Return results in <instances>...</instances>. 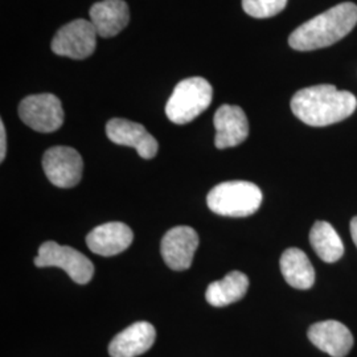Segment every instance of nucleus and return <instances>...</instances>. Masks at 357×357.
Returning a JSON list of instances; mask_svg holds the SVG:
<instances>
[{"instance_id": "nucleus-14", "label": "nucleus", "mask_w": 357, "mask_h": 357, "mask_svg": "<svg viewBox=\"0 0 357 357\" xmlns=\"http://www.w3.org/2000/svg\"><path fill=\"white\" fill-rule=\"evenodd\" d=\"M156 337V331L149 321H137L119 332L109 345L112 357H137L146 354Z\"/></svg>"}, {"instance_id": "nucleus-12", "label": "nucleus", "mask_w": 357, "mask_h": 357, "mask_svg": "<svg viewBox=\"0 0 357 357\" xmlns=\"http://www.w3.org/2000/svg\"><path fill=\"white\" fill-rule=\"evenodd\" d=\"M307 335L312 344L332 357L347 356L354 347L352 333L337 320L315 323L310 327Z\"/></svg>"}, {"instance_id": "nucleus-19", "label": "nucleus", "mask_w": 357, "mask_h": 357, "mask_svg": "<svg viewBox=\"0 0 357 357\" xmlns=\"http://www.w3.org/2000/svg\"><path fill=\"white\" fill-rule=\"evenodd\" d=\"M287 0H243L245 13L255 19H268L284 10Z\"/></svg>"}, {"instance_id": "nucleus-21", "label": "nucleus", "mask_w": 357, "mask_h": 357, "mask_svg": "<svg viewBox=\"0 0 357 357\" xmlns=\"http://www.w3.org/2000/svg\"><path fill=\"white\" fill-rule=\"evenodd\" d=\"M351 234H352V240L356 243L357 246V216L352 218L351 221Z\"/></svg>"}, {"instance_id": "nucleus-5", "label": "nucleus", "mask_w": 357, "mask_h": 357, "mask_svg": "<svg viewBox=\"0 0 357 357\" xmlns=\"http://www.w3.org/2000/svg\"><path fill=\"white\" fill-rule=\"evenodd\" d=\"M35 265L38 268H63L78 284L89 283L94 275V266L86 255L54 241H47L40 246Z\"/></svg>"}, {"instance_id": "nucleus-6", "label": "nucleus", "mask_w": 357, "mask_h": 357, "mask_svg": "<svg viewBox=\"0 0 357 357\" xmlns=\"http://www.w3.org/2000/svg\"><path fill=\"white\" fill-rule=\"evenodd\" d=\"M19 116L28 128L38 132H53L64 123L61 101L51 93L26 97L19 105Z\"/></svg>"}, {"instance_id": "nucleus-10", "label": "nucleus", "mask_w": 357, "mask_h": 357, "mask_svg": "<svg viewBox=\"0 0 357 357\" xmlns=\"http://www.w3.org/2000/svg\"><path fill=\"white\" fill-rule=\"evenodd\" d=\"M106 134L115 144L135 149L143 159H153L158 153V142L141 123L114 118L107 122Z\"/></svg>"}, {"instance_id": "nucleus-13", "label": "nucleus", "mask_w": 357, "mask_h": 357, "mask_svg": "<svg viewBox=\"0 0 357 357\" xmlns=\"http://www.w3.org/2000/svg\"><path fill=\"white\" fill-rule=\"evenodd\" d=\"M134 233L123 222H106L90 231L86 245L96 255L113 257L125 252L132 243Z\"/></svg>"}, {"instance_id": "nucleus-11", "label": "nucleus", "mask_w": 357, "mask_h": 357, "mask_svg": "<svg viewBox=\"0 0 357 357\" xmlns=\"http://www.w3.org/2000/svg\"><path fill=\"white\" fill-rule=\"evenodd\" d=\"M216 128L215 146L220 150L241 144L249 137V122L240 106L222 105L213 118Z\"/></svg>"}, {"instance_id": "nucleus-4", "label": "nucleus", "mask_w": 357, "mask_h": 357, "mask_svg": "<svg viewBox=\"0 0 357 357\" xmlns=\"http://www.w3.org/2000/svg\"><path fill=\"white\" fill-rule=\"evenodd\" d=\"M213 89L203 77H190L180 81L166 105L168 119L176 125L190 123L209 107Z\"/></svg>"}, {"instance_id": "nucleus-3", "label": "nucleus", "mask_w": 357, "mask_h": 357, "mask_svg": "<svg viewBox=\"0 0 357 357\" xmlns=\"http://www.w3.org/2000/svg\"><path fill=\"white\" fill-rule=\"evenodd\" d=\"M206 204L220 216H252L262 204V192L250 181H224L208 193Z\"/></svg>"}, {"instance_id": "nucleus-1", "label": "nucleus", "mask_w": 357, "mask_h": 357, "mask_svg": "<svg viewBox=\"0 0 357 357\" xmlns=\"http://www.w3.org/2000/svg\"><path fill=\"white\" fill-rule=\"evenodd\" d=\"M356 107V97L351 91L337 90L326 84L299 90L291 100L294 115L314 128L342 122L354 114Z\"/></svg>"}, {"instance_id": "nucleus-17", "label": "nucleus", "mask_w": 357, "mask_h": 357, "mask_svg": "<svg viewBox=\"0 0 357 357\" xmlns=\"http://www.w3.org/2000/svg\"><path fill=\"white\" fill-rule=\"evenodd\" d=\"M249 289V278L241 271H230L221 281L206 287L205 299L213 307H225L241 301Z\"/></svg>"}, {"instance_id": "nucleus-2", "label": "nucleus", "mask_w": 357, "mask_h": 357, "mask_svg": "<svg viewBox=\"0 0 357 357\" xmlns=\"http://www.w3.org/2000/svg\"><path fill=\"white\" fill-rule=\"evenodd\" d=\"M356 24V4L340 3L298 26L290 35L289 44L299 52L326 48L345 38Z\"/></svg>"}, {"instance_id": "nucleus-9", "label": "nucleus", "mask_w": 357, "mask_h": 357, "mask_svg": "<svg viewBox=\"0 0 357 357\" xmlns=\"http://www.w3.org/2000/svg\"><path fill=\"white\" fill-rule=\"evenodd\" d=\"M199 246V236L191 227H175L162 240V257L167 266L176 271L191 268Z\"/></svg>"}, {"instance_id": "nucleus-16", "label": "nucleus", "mask_w": 357, "mask_h": 357, "mask_svg": "<svg viewBox=\"0 0 357 357\" xmlns=\"http://www.w3.org/2000/svg\"><path fill=\"white\" fill-rule=\"evenodd\" d=\"M282 275L286 282L298 290H308L315 283V270L305 252L298 248H290L282 255Z\"/></svg>"}, {"instance_id": "nucleus-7", "label": "nucleus", "mask_w": 357, "mask_h": 357, "mask_svg": "<svg viewBox=\"0 0 357 357\" xmlns=\"http://www.w3.org/2000/svg\"><path fill=\"white\" fill-rule=\"evenodd\" d=\"M97 36L90 20L76 19L57 31L52 40V51L59 56L84 60L96 51Z\"/></svg>"}, {"instance_id": "nucleus-18", "label": "nucleus", "mask_w": 357, "mask_h": 357, "mask_svg": "<svg viewBox=\"0 0 357 357\" xmlns=\"http://www.w3.org/2000/svg\"><path fill=\"white\" fill-rule=\"evenodd\" d=\"M310 243L320 259L327 264L339 261L344 255V245L340 236L327 221H317L314 224L310 231Z\"/></svg>"}, {"instance_id": "nucleus-20", "label": "nucleus", "mask_w": 357, "mask_h": 357, "mask_svg": "<svg viewBox=\"0 0 357 357\" xmlns=\"http://www.w3.org/2000/svg\"><path fill=\"white\" fill-rule=\"evenodd\" d=\"M7 153V137H6V126L3 121L0 122V162L4 160Z\"/></svg>"}, {"instance_id": "nucleus-8", "label": "nucleus", "mask_w": 357, "mask_h": 357, "mask_svg": "<svg viewBox=\"0 0 357 357\" xmlns=\"http://www.w3.org/2000/svg\"><path fill=\"white\" fill-rule=\"evenodd\" d=\"M43 168L53 185L59 188H72L81 181L84 162L75 149L56 146L44 153Z\"/></svg>"}, {"instance_id": "nucleus-15", "label": "nucleus", "mask_w": 357, "mask_h": 357, "mask_svg": "<svg viewBox=\"0 0 357 357\" xmlns=\"http://www.w3.org/2000/svg\"><path fill=\"white\" fill-rule=\"evenodd\" d=\"M90 22L98 36L113 38L130 22V10L125 0H102L91 6Z\"/></svg>"}]
</instances>
